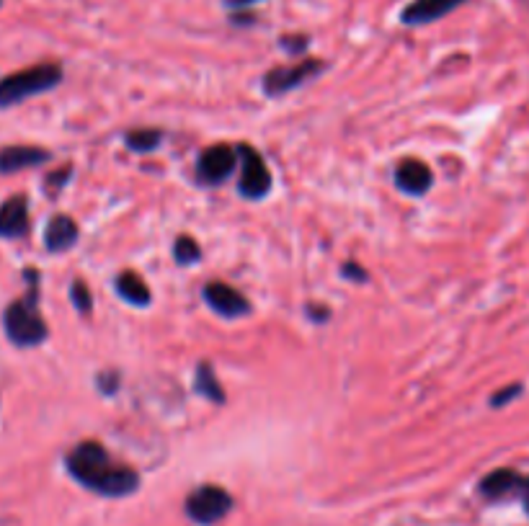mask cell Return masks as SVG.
<instances>
[{"instance_id": "2e32d148", "label": "cell", "mask_w": 529, "mask_h": 526, "mask_svg": "<svg viewBox=\"0 0 529 526\" xmlns=\"http://www.w3.org/2000/svg\"><path fill=\"white\" fill-rule=\"evenodd\" d=\"M197 392L199 395H204L207 400H212V403H225V390L220 387V380H217L215 369H212L210 361H202L197 367Z\"/></svg>"}, {"instance_id": "52a82bcc", "label": "cell", "mask_w": 529, "mask_h": 526, "mask_svg": "<svg viewBox=\"0 0 529 526\" xmlns=\"http://www.w3.org/2000/svg\"><path fill=\"white\" fill-rule=\"evenodd\" d=\"M240 163L238 158V147L230 145H212L207 147L197 160V178L207 186L222 184L225 178L233 176L235 166Z\"/></svg>"}, {"instance_id": "8992f818", "label": "cell", "mask_w": 529, "mask_h": 526, "mask_svg": "<svg viewBox=\"0 0 529 526\" xmlns=\"http://www.w3.org/2000/svg\"><path fill=\"white\" fill-rule=\"evenodd\" d=\"M238 158H240V181L238 189L246 199H264L271 191V171L266 166V160L261 158V153L251 145H238Z\"/></svg>"}, {"instance_id": "9c48e42d", "label": "cell", "mask_w": 529, "mask_h": 526, "mask_svg": "<svg viewBox=\"0 0 529 526\" xmlns=\"http://www.w3.org/2000/svg\"><path fill=\"white\" fill-rule=\"evenodd\" d=\"M204 300H207V305H210L217 315H222V318H243V315L251 312V305H248L246 297L225 282L207 284V287H204Z\"/></svg>"}, {"instance_id": "f1b7e54d", "label": "cell", "mask_w": 529, "mask_h": 526, "mask_svg": "<svg viewBox=\"0 0 529 526\" xmlns=\"http://www.w3.org/2000/svg\"><path fill=\"white\" fill-rule=\"evenodd\" d=\"M0 3H3V0H0Z\"/></svg>"}, {"instance_id": "30bf717a", "label": "cell", "mask_w": 529, "mask_h": 526, "mask_svg": "<svg viewBox=\"0 0 529 526\" xmlns=\"http://www.w3.org/2000/svg\"><path fill=\"white\" fill-rule=\"evenodd\" d=\"M462 3H468V0H411V3L400 11V21L406 26L431 24V21L444 19L447 13L457 11Z\"/></svg>"}, {"instance_id": "6da1fadb", "label": "cell", "mask_w": 529, "mask_h": 526, "mask_svg": "<svg viewBox=\"0 0 529 526\" xmlns=\"http://www.w3.org/2000/svg\"><path fill=\"white\" fill-rule=\"evenodd\" d=\"M65 467L83 488L104 498H127L140 488V475L119 465L99 441H80L65 457Z\"/></svg>"}, {"instance_id": "9a60e30c", "label": "cell", "mask_w": 529, "mask_h": 526, "mask_svg": "<svg viewBox=\"0 0 529 526\" xmlns=\"http://www.w3.org/2000/svg\"><path fill=\"white\" fill-rule=\"evenodd\" d=\"M117 292L135 307H148L150 300H153L150 287L135 271H122V274L117 276Z\"/></svg>"}, {"instance_id": "7402d4cb", "label": "cell", "mask_w": 529, "mask_h": 526, "mask_svg": "<svg viewBox=\"0 0 529 526\" xmlns=\"http://www.w3.org/2000/svg\"><path fill=\"white\" fill-rule=\"evenodd\" d=\"M96 385H99V390L104 392V395H114L119 387V374L117 372H101L99 377H96Z\"/></svg>"}, {"instance_id": "cb8c5ba5", "label": "cell", "mask_w": 529, "mask_h": 526, "mask_svg": "<svg viewBox=\"0 0 529 526\" xmlns=\"http://www.w3.org/2000/svg\"><path fill=\"white\" fill-rule=\"evenodd\" d=\"M344 276H349V279H354V282H367V271L362 269V266H357L354 261H349L344 266V271H341Z\"/></svg>"}, {"instance_id": "4fadbf2b", "label": "cell", "mask_w": 529, "mask_h": 526, "mask_svg": "<svg viewBox=\"0 0 529 526\" xmlns=\"http://www.w3.org/2000/svg\"><path fill=\"white\" fill-rule=\"evenodd\" d=\"M524 478L519 475L517 470H511V467H501V470L488 472L486 478L480 480L478 490L480 496L488 498V501H501V498H509L514 493L522 490Z\"/></svg>"}, {"instance_id": "d6986e66", "label": "cell", "mask_w": 529, "mask_h": 526, "mask_svg": "<svg viewBox=\"0 0 529 526\" xmlns=\"http://www.w3.org/2000/svg\"><path fill=\"white\" fill-rule=\"evenodd\" d=\"M70 300H73L75 310H78L80 315H88V312L93 310L91 289H88L86 282H80V279H75L73 287H70Z\"/></svg>"}, {"instance_id": "d4e9b609", "label": "cell", "mask_w": 529, "mask_h": 526, "mask_svg": "<svg viewBox=\"0 0 529 526\" xmlns=\"http://www.w3.org/2000/svg\"><path fill=\"white\" fill-rule=\"evenodd\" d=\"M230 21H233V24H253V13L251 11H235L233 16H230Z\"/></svg>"}, {"instance_id": "3957f363", "label": "cell", "mask_w": 529, "mask_h": 526, "mask_svg": "<svg viewBox=\"0 0 529 526\" xmlns=\"http://www.w3.org/2000/svg\"><path fill=\"white\" fill-rule=\"evenodd\" d=\"M62 83V65L57 62H39L31 68L16 70L0 78V109L24 104L26 98L47 93Z\"/></svg>"}, {"instance_id": "e0dca14e", "label": "cell", "mask_w": 529, "mask_h": 526, "mask_svg": "<svg viewBox=\"0 0 529 526\" xmlns=\"http://www.w3.org/2000/svg\"><path fill=\"white\" fill-rule=\"evenodd\" d=\"M124 140H127V147L135 150V153H150V150L160 147L163 135H160L158 129H132V132H127Z\"/></svg>"}, {"instance_id": "44dd1931", "label": "cell", "mask_w": 529, "mask_h": 526, "mask_svg": "<svg viewBox=\"0 0 529 526\" xmlns=\"http://www.w3.org/2000/svg\"><path fill=\"white\" fill-rule=\"evenodd\" d=\"M522 390H524L522 385H509V387H504V390L496 392V395H493L491 405H493V408H504L506 403H511V400H514V398H519V395H522Z\"/></svg>"}, {"instance_id": "5b68a950", "label": "cell", "mask_w": 529, "mask_h": 526, "mask_svg": "<svg viewBox=\"0 0 529 526\" xmlns=\"http://www.w3.org/2000/svg\"><path fill=\"white\" fill-rule=\"evenodd\" d=\"M323 70H326V62L315 60V57L295 62V65H279V68L269 70V73L264 75V93L271 98L284 96V93L300 88L302 83L313 80L315 75H320Z\"/></svg>"}, {"instance_id": "5bb4252c", "label": "cell", "mask_w": 529, "mask_h": 526, "mask_svg": "<svg viewBox=\"0 0 529 526\" xmlns=\"http://www.w3.org/2000/svg\"><path fill=\"white\" fill-rule=\"evenodd\" d=\"M78 235L80 230L73 217L55 215L44 227V248L50 253H65L78 243Z\"/></svg>"}, {"instance_id": "4316f807", "label": "cell", "mask_w": 529, "mask_h": 526, "mask_svg": "<svg viewBox=\"0 0 529 526\" xmlns=\"http://www.w3.org/2000/svg\"><path fill=\"white\" fill-rule=\"evenodd\" d=\"M519 496H522V503H524V511H527V516H529V478H524V483H522V490H519Z\"/></svg>"}, {"instance_id": "ba28073f", "label": "cell", "mask_w": 529, "mask_h": 526, "mask_svg": "<svg viewBox=\"0 0 529 526\" xmlns=\"http://www.w3.org/2000/svg\"><path fill=\"white\" fill-rule=\"evenodd\" d=\"M29 199L24 194L8 196L0 204V240H21L29 235Z\"/></svg>"}, {"instance_id": "603a6c76", "label": "cell", "mask_w": 529, "mask_h": 526, "mask_svg": "<svg viewBox=\"0 0 529 526\" xmlns=\"http://www.w3.org/2000/svg\"><path fill=\"white\" fill-rule=\"evenodd\" d=\"M279 44H282V47L287 49V52H292V55H302V52L308 49L310 39L302 37V34H297V37H282V42H279Z\"/></svg>"}, {"instance_id": "83f0119b", "label": "cell", "mask_w": 529, "mask_h": 526, "mask_svg": "<svg viewBox=\"0 0 529 526\" xmlns=\"http://www.w3.org/2000/svg\"><path fill=\"white\" fill-rule=\"evenodd\" d=\"M308 310H310V315H313V318L318 320V323H323V320H326L328 315H331V312H328V310H318V307H313V305H310Z\"/></svg>"}, {"instance_id": "484cf974", "label": "cell", "mask_w": 529, "mask_h": 526, "mask_svg": "<svg viewBox=\"0 0 529 526\" xmlns=\"http://www.w3.org/2000/svg\"><path fill=\"white\" fill-rule=\"evenodd\" d=\"M225 3H228L233 11H248V8H251L256 0H225Z\"/></svg>"}, {"instance_id": "7a4b0ae2", "label": "cell", "mask_w": 529, "mask_h": 526, "mask_svg": "<svg viewBox=\"0 0 529 526\" xmlns=\"http://www.w3.org/2000/svg\"><path fill=\"white\" fill-rule=\"evenodd\" d=\"M26 294L13 300L11 305L3 310V331L6 338L19 346V349H34L39 343H44L50 338V328L47 320L39 312V271L26 269Z\"/></svg>"}, {"instance_id": "ac0fdd59", "label": "cell", "mask_w": 529, "mask_h": 526, "mask_svg": "<svg viewBox=\"0 0 529 526\" xmlns=\"http://www.w3.org/2000/svg\"><path fill=\"white\" fill-rule=\"evenodd\" d=\"M173 258L181 266H191V263H197L202 258V248H199V243L191 235H179L176 243H173Z\"/></svg>"}, {"instance_id": "ffe728a7", "label": "cell", "mask_w": 529, "mask_h": 526, "mask_svg": "<svg viewBox=\"0 0 529 526\" xmlns=\"http://www.w3.org/2000/svg\"><path fill=\"white\" fill-rule=\"evenodd\" d=\"M73 176V166H62L57 168V171H52L50 176L44 178V189H47V194L57 196L62 189H65V184H68V178Z\"/></svg>"}, {"instance_id": "277c9868", "label": "cell", "mask_w": 529, "mask_h": 526, "mask_svg": "<svg viewBox=\"0 0 529 526\" xmlns=\"http://www.w3.org/2000/svg\"><path fill=\"white\" fill-rule=\"evenodd\" d=\"M184 508L186 516H189L194 524L212 526L230 514L233 496H230L225 488H220V485H199V488H194L189 493Z\"/></svg>"}, {"instance_id": "8fae6325", "label": "cell", "mask_w": 529, "mask_h": 526, "mask_svg": "<svg viewBox=\"0 0 529 526\" xmlns=\"http://www.w3.org/2000/svg\"><path fill=\"white\" fill-rule=\"evenodd\" d=\"M52 160L50 150L37 145H8L0 147V173H16L24 168L42 166Z\"/></svg>"}, {"instance_id": "7c38bea8", "label": "cell", "mask_w": 529, "mask_h": 526, "mask_svg": "<svg viewBox=\"0 0 529 526\" xmlns=\"http://www.w3.org/2000/svg\"><path fill=\"white\" fill-rule=\"evenodd\" d=\"M434 184V176H431V168L426 163L416 158L400 160L398 168H395V186L400 191H406L411 196H421L431 189Z\"/></svg>"}]
</instances>
